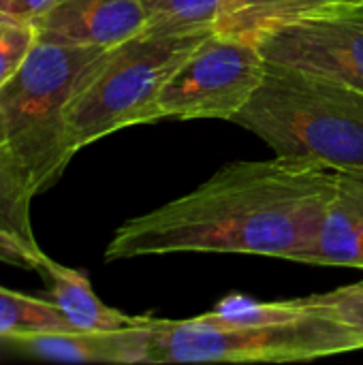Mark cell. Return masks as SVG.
<instances>
[{
  "instance_id": "obj_1",
  "label": "cell",
  "mask_w": 363,
  "mask_h": 365,
  "mask_svg": "<svg viewBox=\"0 0 363 365\" xmlns=\"http://www.w3.org/2000/svg\"><path fill=\"white\" fill-rule=\"evenodd\" d=\"M334 184V171L282 156L229 163L188 195L126 220L105 261L214 252L306 265Z\"/></svg>"
},
{
  "instance_id": "obj_2",
  "label": "cell",
  "mask_w": 363,
  "mask_h": 365,
  "mask_svg": "<svg viewBox=\"0 0 363 365\" xmlns=\"http://www.w3.org/2000/svg\"><path fill=\"white\" fill-rule=\"evenodd\" d=\"M109 47L36 41L24 66L0 88V227L39 248L32 199L51 188L75 156L64 109Z\"/></svg>"
},
{
  "instance_id": "obj_3",
  "label": "cell",
  "mask_w": 363,
  "mask_h": 365,
  "mask_svg": "<svg viewBox=\"0 0 363 365\" xmlns=\"http://www.w3.org/2000/svg\"><path fill=\"white\" fill-rule=\"evenodd\" d=\"M231 122L276 156L363 175V92L340 81L267 62L261 86Z\"/></svg>"
},
{
  "instance_id": "obj_4",
  "label": "cell",
  "mask_w": 363,
  "mask_h": 365,
  "mask_svg": "<svg viewBox=\"0 0 363 365\" xmlns=\"http://www.w3.org/2000/svg\"><path fill=\"white\" fill-rule=\"evenodd\" d=\"M210 32H156L145 28L137 36L105 49L64 109L71 152L77 154L122 128L158 122V92Z\"/></svg>"
},
{
  "instance_id": "obj_5",
  "label": "cell",
  "mask_w": 363,
  "mask_h": 365,
  "mask_svg": "<svg viewBox=\"0 0 363 365\" xmlns=\"http://www.w3.org/2000/svg\"><path fill=\"white\" fill-rule=\"evenodd\" d=\"M363 351L342 323L308 314L285 325H240L210 317L150 319L148 364H289Z\"/></svg>"
},
{
  "instance_id": "obj_6",
  "label": "cell",
  "mask_w": 363,
  "mask_h": 365,
  "mask_svg": "<svg viewBox=\"0 0 363 365\" xmlns=\"http://www.w3.org/2000/svg\"><path fill=\"white\" fill-rule=\"evenodd\" d=\"M257 38L212 30L182 60L156 98V120H233L265 77Z\"/></svg>"
},
{
  "instance_id": "obj_7",
  "label": "cell",
  "mask_w": 363,
  "mask_h": 365,
  "mask_svg": "<svg viewBox=\"0 0 363 365\" xmlns=\"http://www.w3.org/2000/svg\"><path fill=\"white\" fill-rule=\"evenodd\" d=\"M267 62L329 77L363 92V4L280 21L257 34Z\"/></svg>"
},
{
  "instance_id": "obj_8",
  "label": "cell",
  "mask_w": 363,
  "mask_h": 365,
  "mask_svg": "<svg viewBox=\"0 0 363 365\" xmlns=\"http://www.w3.org/2000/svg\"><path fill=\"white\" fill-rule=\"evenodd\" d=\"M39 41L113 47L148 28L143 0H58L30 19Z\"/></svg>"
},
{
  "instance_id": "obj_9",
  "label": "cell",
  "mask_w": 363,
  "mask_h": 365,
  "mask_svg": "<svg viewBox=\"0 0 363 365\" xmlns=\"http://www.w3.org/2000/svg\"><path fill=\"white\" fill-rule=\"evenodd\" d=\"M24 351L68 364H148L150 317L137 325L105 331H53L13 340Z\"/></svg>"
},
{
  "instance_id": "obj_10",
  "label": "cell",
  "mask_w": 363,
  "mask_h": 365,
  "mask_svg": "<svg viewBox=\"0 0 363 365\" xmlns=\"http://www.w3.org/2000/svg\"><path fill=\"white\" fill-rule=\"evenodd\" d=\"M306 265L363 269V175L336 173L319 240Z\"/></svg>"
},
{
  "instance_id": "obj_11",
  "label": "cell",
  "mask_w": 363,
  "mask_h": 365,
  "mask_svg": "<svg viewBox=\"0 0 363 365\" xmlns=\"http://www.w3.org/2000/svg\"><path fill=\"white\" fill-rule=\"evenodd\" d=\"M43 276L51 280V302L75 331H105L137 325L143 317H128L103 304L83 272L64 267L49 257L43 263Z\"/></svg>"
},
{
  "instance_id": "obj_12",
  "label": "cell",
  "mask_w": 363,
  "mask_h": 365,
  "mask_svg": "<svg viewBox=\"0 0 363 365\" xmlns=\"http://www.w3.org/2000/svg\"><path fill=\"white\" fill-rule=\"evenodd\" d=\"M75 331L49 299L21 295L0 287V340H17L36 334Z\"/></svg>"
},
{
  "instance_id": "obj_13",
  "label": "cell",
  "mask_w": 363,
  "mask_h": 365,
  "mask_svg": "<svg viewBox=\"0 0 363 365\" xmlns=\"http://www.w3.org/2000/svg\"><path fill=\"white\" fill-rule=\"evenodd\" d=\"M297 299L308 312L342 323L363 342V280Z\"/></svg>"
},
{
  "instance_id": "obj_14",
  "label": "cell",
  "mask_w": 363,
  "mask_h": 365,
  "mask_svg": "<svg viewBox=\"0 0 363 365\" xmlns=\"http://www.w3.org/2000/svg\"><path fill=\"white\" fill-rule=\"evenodd\" d=\"M39 34L30 19L0 13V88L24 66Z\"/></svg>"
},
{
  "instance_id": "obj_15",
  "label": "cell",
  "mask_w": 363,
  "mask_h": 365,
  "mask_svg": "<svg viewBox=\"0 0 363 365\" xmlns=\"http://www.w3.org/2000/svg\"><path fill=\"white\" fill-rule=\"evenodd\" d=\"M47 255L41 248H32L6 229L0 227V261L21 267V269H32V272H43Z\"/></svg>"
},
{
  "instance_id": "obj_16",
  "label": "cell",
  "mask_w": 363,
  "mask_h": 365,
  "mask_svg": "<svg viewBox=\"0 0 363 365\" xmlns=\"http://www.w3.org/2000/svg\"><path fill=\"white\" fill-rule=\"evenodd\" d=\"M58 0H0V13H9L21 19H34Z\"/></svg>"
},
{
  "instance_id": "obj_17",
  "label": "cell",
  "mask_w": 363,
  "mask_h": 365,
  "mask_svg": "<svg viewBox=\"0 0 363 365\" xmlns=\"http://www.w3.org/2000/svg\"><path fill=\"white\" fill-rule=\"evenodd\" d=\"M329 6H359L363 4V0H321Z\"/></svg>"
}]
</instances>
